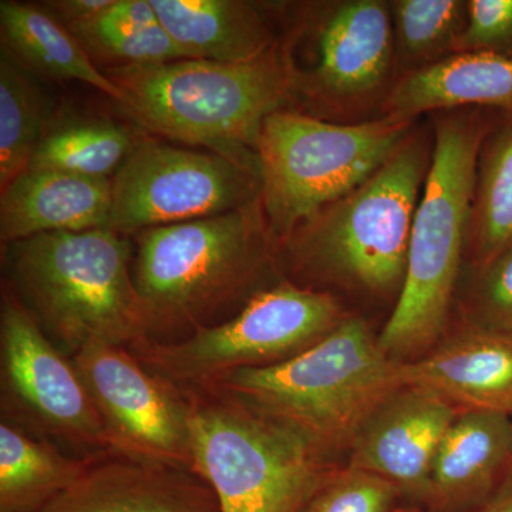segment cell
Returning <instances> with one entry per match:
<instances>
[{
	"mask_svg": "<svg viewBox=\"0 0 512 512\" xmlns=\"http://www.w3.org/2000/svg\"><path fill=\"white\" fill-rule=\"evenodd\" d=\"M403 386L419 387L458 412L512 416V339L471 322L426 356L400 362Z\"/></svg>",
	"mask_w": 512,
	"mask_h": 512,
	"instance_id": "15",
	"label": "cell"
},
{
	"mask_svg": "<svg viewBox=\"0 0 512 512\" xmlns=\"http://www.w3.org/2000/svg\"><path fill=\"white\" fill-rule=\"evenodd\" d=\"M110 211L111 180L29 167L2 188L0 238L107 228Z\"/></svg>",
	"mask_w": 512,
	"mask_h": 512,
	"instance_id": "18",
	"label": "cell"
},
{
	"mask_svg": "<svg viewBox=\"0 0 512 512\" xmlns=\"http://www.w3.org/2000/svg\"><path fill=\"white\" fill-rule=\"evenodd\" d=\"M488 53L512 57V0H470L453 55Z\"/></svg>",
	"mask_w": 512,
	"mask_h": 512,
	"instance_id": "30",
	"label": "cell"
},
{
	"mask_svg": "<svg viewBox=\"0 0 512 512\" xmlns=\"http://www.w3.org/2000/svg\"><path fill=\"white\" fill-rule=\"evenodd\" d=\"M80 25L116 32V30L150 28V26L160 25V19L150 0H114L113 5L106 12L101 13L99 18L92 22L80 23Z\"/></svg>",
	"mask_w": 512,
	"mask_h": 512,
	"instance_id": "31",
	"label": "cell"
},
{
	"mask_svg": "<svg viewBox=\"0 0 512 512\" xmlns=\"http://www.w3.org/2000/svg\"><path fill=\"white\" fill-rule=\"evenodd\" d=\"M194 474L221 512H302L332 474L299 434L212 389H184Z\"/></svg>",
	"mask_w": 512,
	"mask_h": 512,
	"instance_id": "8",
	"label": "cell"
},
{
	"mask_svg": "<svg viewBox=\"0 0 512 512\" xmlns=\"http://www.w3.org/2000/svg\"><path fill=\"white\" fill-rule=\"evenodd\" d=\"M402 512H417V511H402Z\"/></svg>",
	"mask_w": 512,
	"mask_h": 512,
	"instance_id": "34",
	"label": "cell"
},
{
	"mask_svg": "<svg viewBox=\"0 0 512 512\" xmlns=\"http://www.w3.org/2000/svg\"><path fill=\"white\" fill-rule=\"evenodd\" d=\"M106 74L123 93L117 106L138 126L204 147L256 175L265 120L284 110L296 89L292 63L276 45L249 62L181 59L110 67Z\"/></svg>",
	"mask_w": 512,
	"mask_h": 512,
	"instance_id": "1",
	"label": "cell"
},
{
	"mask_svg": "<svg viewBox=\"0 0 512 512\" xmlns=\"http://www.w3.org/2000/svg\"><path fill=\"white\" fill-rule=\"evenodd\" d=\"M114 0H57L46 3V12L62 25L73 26L92 22L113 5Z\"/></svg>",
	"mask_w": 512,
	"mask_h": 512,
	"instance_id": "32",
	"label": "cell"
},
{
	"mask_svg": "<svg viewBox=\"0 0 512 512\" xmlns=\"http://www.w3.org/2000/svg\"><path fill=\"white\" fill-rule=\"evenodd\" d=\"M5 247L8 285L70 355L89 343L131 349L150 339L128 237L96 228L40 234Z\"/></svg>",
	"mask_w": 512,
	"mask_h": 512,
	"instance_id": "4",
	"label": "cell"
},
{
	"mask_svg": "<svg viewBox=\"0 0 512 512\" xmlns=\"http://www.w3.org/2000/svg\"><path fill=\"white\" fill-rule=\"evenodd\" d=\"M45 107L29 70L0 53V187L29 167L42 140Z\"/></svg>",
	"mask_w": 512,
	"mask_h": 512,
	"instance_id": "25",
	"label": "cell"
},
{
	"mask_svg": "<svg viewBox=\"0 0 512 512\" xmlns=\"http://www.w3.org/2000/svg\"><path fill=\"white\" fill-rule=\"evenodd\" d=\"M67 29L79 40L94 63L99 60L113 63L111 67L148 66L188 59L161 25L116 32L94 29L89 25H73Z\"/></svg>",
	"mask_w": 512,
	"mask_h": 512,
	"instance_id": "27",
	"label": "cell"
},
{
	"mask_svg": "<svg viewBox=\"0 0 512 512\" xmlns=\"http://www.w3.org/2000/svg\"><path fill=\"white\" fill-rule=\"evenodd\" d=\"M138 141L140 137L120 124L70 123L43 134L29 167L111 180Z\"/></svg>",
	"mask_w": 512,
	"mask_h": 512,
	"instance_id": "24",
	"label": "cell"
},
{
	"mask_svg": "<svg viewBox=\"0 0 512 512\" xmlns=\"http://www.w3.org/2000/svg\"><path fill=\"white\" fill-rule=\"evenodd\" d=\"M458 413L434 393L402 386L377 407L357 434L349 466L386 478L403 498L429 511L431 467Z\"/></svg>",
	"mask_w": 512,
	"mask_h": 512,
	"instance_id": "13",
	"label": "cell"
},
{
	"mask_svg": "<svg viewBox=\"0 0 512 512\" xmlns=\"http://www.w3.org/2000/svg\"><path fill=\"white\" fill-rule=\"evenodd\" d=\"M393 56L390 6L379 0L333 3L316 25L315 66L295 86L328 103H359L382 89Z\"/></svg>",
	"mask_w": 512,
	"mask_h": 512,
	"instance_id": "14",
	"label": "cell"
},
{
	"mask_svg": "<svg viewBox=\"0 0 512 512\" xmlns=\"http://www.w3.org/2000/svg\"><path fill=\"white\" fill-rule=\"evenodd\" d=\"M261 201L134 235L133 279L148 333L207 326L252 285L266 256Z\"/></svg>",
	"mask_w": 512,
	"mask_h": 512,
	"instance_id": "5",
	"label": "cell"
},
{
	"mask_svg": "<svg viewBox=\"0 0 512 512\" xmlns=\"http://www.w3.org/2000/svg\"><path fill=\"white\" fill-rule=\"evenodd\" d=\"M483 109L441 111L414 214L406 278L377 342L406 362L436 345L446 326L476 194L478 158L493 119Z\"/></svg>",
	"mask_w": 512,
	"mask_h": 512,
	"instance_id": "2",
	"label": "cell"
},
{
	"mask_svg": "<svg viewBox=\"0 0 512 512\" xmlns=\"http://www.w3.org/2000/svg\"><path fill=\"white\" fill-rule=\"evenodd\" d=\"M413 121L383 116L329 123L292 110L265 120L258 141L262 214L285 241L319 211L377 173L412 134Z\"/></svg>",
	"mask_w": 512,
	"mask_h": 512,
	"instance_id": "7",
	"label": "cell"
},
{
	"mask_svg": "<svg viewBox=\"0 0 512 512\" xmlns=\"http://www.w3.org/2000/svg\"><path fill=\"white\" fill-rule=\"evenodd\" d=\"M160 25L188 59L242 63L275 45L254 5L241 0H150Z\"/></svg>",
	"mask_w": 512,
	"mask_h": 512,
	"instance_id": "20",
	"label": "cell"
},
{
	"mask_svg": "<svg viewBox=\"0 0 512 512\" xmlns=\"http://www.w3.org/2000/svg\"><path fill=\"white\" fill-rule=\"evenodd\" d=\"M0 35L3 49L26 69L52 79L89 84L116 103L123 99L117 84L97 69L73 33L45 9L2 0Z\"/></svg>",
	"mask_w": 512,
	"mask_h": 512,
	"instance_id": "21",
	"label": "cell"
},
{
	"mask_svg": "<svg viewBox=\"0 0 512 512\" xmlns=\"http://www.w3.org/2000/svg\"><path fill=\"white\" fill-rule=\"evenodd\" d=\"M512 471V416L458 413L430 474L429 512H458L483 503Z\"/></svg>",
	"mask_w": 512,
	"mask_h": 512,
	"instance_id": "17",
	"label": "cell"
},
{
	"mask_svg": "<svg viewBox=\"0 0 512 512\" xmlns=\"http://www.w3.org/2000/svg\"><path fill=\"white\" fill-rule=\"evenodd\" d=\"M72 359L99 410L114 456L194 473L184 389L120 346L89 343Z\"/></svg>",
	"mask_w": 512,
	"mask_h": 512,
	"instance_id": "12",
	"label": "cell"
},
{
	"mask_svg": "<svg viewBox=\"0 0 512 512\" xmlns=\"http://www.w3.org/2000/svg\"><path fill=\"white\" fill-rule=\"evenodd\" d=\"M458 512H512V471L483 503Z\"/></svg>",
	"mask_w": 512,
	"mask_h": 512,
	"instance_id": "33",
	"label": "cell"
},
{
	"mask_svg": "<svg viewBox=\"0 0 512 512\" xmlns=\"http://www.w3.org/2000/svg\"><path fill=\"white\" fill-rule=\"evenodd\" d=\"M471 322L512 339V244L478 268Z\"/></svg>",
	"mask_w": 512,
	"mask_h": 512,
	"instance_id": "29",
	"label": "cell"
},
{
	"mask_svg": "<svg viewBox=\"0 0 512 512\" xmlns=\"http://www.w3.org/2000/svg\"><path fill=\"white\" fill-rule=\"evenodd\" d=\"M512 244V114L497 113L480 158L467 247L477 268Z\"/></svg>",
	"mask_w": 512,
	"mask_h": 512,
	"instance_id": "23",
	"label": "cell"
},
{
	"mask_svg": "<svg viewBox=\"0 0 512 512\" xmlns=\"http://www.w3.org/2000/svg\"><path fill=\"white\" fill-rule=\"evenodd\" d=\"M0 365L3 420L82 457L114 456L72 357L53 345L9 285L0 305Z\"/></svg>",
	"mask_w": 512,
	"mask_h": 512,
	"instance_id": "10",
	"label": "cell"
},
{
	"mask_svg": "<svg viewBox=\"0 0 512 512\" xmlns=\"http://www.w3.org/2000/svg\"><path fill=\"white\" fill-rule=\"evenodd\" d=\"M261 178L211 151L140 138L111 178L109 227L124 237L238 210L258 200Z\"/></svg>",
	"mask_w": 512,
	"mask_h": 512,
	"instance_id": "11",
	"label": "cell"
},
{
	"mask_svg": "<svg viewBox=\"0 0 512 512\" xmlns=\"http://www.w3.org/2000/svg\"><path fill=\"white\" fill-rule=\"evenodd\" d=\"M402 386L400 362L380 349L365 320L345 318L286 362L237 370L200 389L237 400L329 457L350 450L377 407Z\"/></svg>",
	"mask_w": 512,
	"mask_h": 512,
	"instance_id": "3",
	"label": "cell"
},
{
	"mask_svg": "<svg viewBox=\"0 0 512 512\" xmlns=\"http://www.w3.org/2000/svg\"><path fill=\"white\" fill-rule=\"evenodd\" d=\"M483 109L512 114V57L460 53L404 74L383 116L413 121L429 111Z\"/></svg>",
	"mask_w": 512,
	"mask_h": 512,
	"instance_id": "19",
	"label": "cell"
},
{
	"mask_svg": "<svg viewBox=\"0 0 512 512\" xmlns=\"http://www.w3.org/2000/svg\"><path fill=\"white\" fill-rule=\"evenodd\" d=\"M431 153L412 131L369 180L285 239L289 255L305 271L336 284L375 295L400 293Z\"/></svg>",
	"mask_w": 512,
	"mask_h": 512,
	"instance_id": "6",
	"label": "cell"
},
{
	"mask_svg": "<svg viewBox=\"0 0 512 512\" xmlns=\"http://www.w3.org/2000/svg\"><path fill=\"white\" fill-rule=\"evenodd\" d=\"M403 495L386 478L348 466L333 470L302 512H402Z\"/></svg>",
	"mask_w": 512,
	"mask_h": 512,
	"instance_id": "28",
	"label": "cell"
},
{
	"mask_svg": "<svg viewBox=\"0 0 512 512\" xmlns=\"http://www.w3.org/2000/svg\"><path fill=\"white\" fill-rule=\"evenodd\" d=\"M345 318L330 293L282 282L254 293L220 325L202 326L177 342L150 338L130 350L141 365L175 386L200 389L237 370L286 362Z\"/></svg>",
	"mask_w": 512,
	"mask_h": 512,
	"instance_id": "9",
	"label": "cell"
},
{
	"mask_svg": "<svg viewBox=\"0 0 512 512\" xmlns=\"http://www.w3.org/2000/svg\"><path fill=\"white\" fill-rule=\"evenodd\" d=\"M393 29L404 57L413 62H436L450 52L467 19V2L460 0H397L393 3Z\"/></svg>",
	"mask_w": 512,
	"mask_h": 512,
	"instance_id": "26",
	"label": "cell"
},
{
	"mask_svg": "<svg viewBox=\"0 0 512 512\" xmlns=\"http://www.w3.org/2000/svg\"><path fill=\"white\" fill-rule=\"evenodd\" d=\"M99 457L70 456L52 441L2 420L0 512H39Z\"/></svg>",
	"mask_w": 512,
	"mask_h": 512,
	"instance_id": "22",
	"label": "cell"
},
{
	"mask_svg": "<svg viewBox=\"0 0 512 512\" xmlns=\"http://www.w3.org/2000/svg\"><path fill=\"white\" fill-rule=\"evenodd\" d=\"M39 512H221L210 485L191 471L99 457Z\"/></svg>",
	"mask_w": 512,
	"mask_h": 512,
	"instance_id": "16",
	"label": "cell"
}]
</instances>
